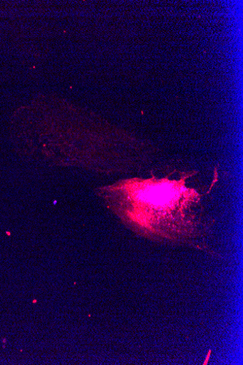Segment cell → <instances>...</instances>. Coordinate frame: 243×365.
<instances>
[{
  "label": "cell",
  "instance_id": "obj_1",
  "mask_svg": "<svg viewBox=\"0 0 243 365\" xmlns=\"http://www.w3.org/2000/svg\"><path fill=\"white\" fill-rule=\"evenodd\" d=\"M217 182L204 185L195 170L152 172L96 188V194L140 235L207 248L211 227L205 201Z\"/></svg>",
  "mask_w": 243,
  "mask_h": 365
}]
</instances>
